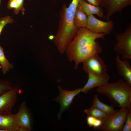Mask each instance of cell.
Masks as SVG:
<instances>
[{"label": "cell", "mask_w": 131, "mask_h": 131, "mask_svg": "<svg viewBox=\"0 0 131 131\" xmlns=\"http://www.w3.org/2000/svg\"><path fill=\"white\" fill-rule=\"evenodd\" d=\"M89 4L96 6H100L101 0H86Z\"/></svg>", "instance_id": "484cf974"}, {"label": "cell", "mask_w": 131, "mask_h": 131, "mask_svg": "<svg viewBox=\"0 0 131 131\" xmlns=\"http://www.w3.org/2000/svg\"><path fill=\"white\" fill-rule=\"evenodd\" d=\"M58 88L60 93L56 99L59 103L60 106V109L57 115V117L59 120L63 113L68 108L73 102L75 97L81 92L82 88H79L72 91L65 90L60 86H58Z\"/></svg>", "instance_id": "9c48e42d"}, {"label": "cell", "mask_w": 131, "mask_h": 131, "mask_svg": "<svg viewBox=\"0 0 131 131\" xmlns=\"http://www.w3.org/2000/svg\"><path fill=\"white\" fill-rule=\"evenodd\" d=\"M87 74L88 76L87 82L81 90V92L83 93L88 92L95 87L103 85L108 82L109 79L107 73L103 76H98L91 73Z\"/></svg>", "instance_id": "4fadbf2b"}, {"label": "cell", "mask_w": 131, "mask_h": 131, "mask_svg": "<svg viewBox=\"0 0 131 131\" xmlns=\"http://www.w3.org/2000/svg\"><path fill=\"white\" fill-rule=\"evenodd\" d=\"M131 131V109L129 111L122 131Z\"/></svg>", "instance_id": "7402d4cb"}, {"label": "cell", "mask_w": 131, "mask_h": 131, "mask_svg": "<svg viewBox=\"0 0 131 131\" xmlns=\"http://www.w3.org/2000/svg\"><path fill=\"white\" fill-rule=\"evenodd\" d=\"M24 0H16L17 5V8L14 9V12L16 14L19 13L21 11L23 15L25 14V9L24 6Z\"/></svg>", "instance_id": "603a6c76"}, {"label": "cell", "mask_w": 131, "mask_h": 131, "mask_svg": "<svg viewBox=\"0 0 131 131\" xmlns=\"http://www.w3.org/2000/svg\"><path fill=\"white\" fill-rule=\"evenodd\" d=\"M96 91L106 96L117 106L131 107V87L121 79L98 87Z\"/></svg>", "instance_id": "3957f363"}, {"label": "cell", "mask_w": 131, "mask_h": 131, "mask_svg": "<svg viewBox=\"0 0 131 131\" xmlns=\"http://www.w3.org/2000/svg\"><path fill=\"white\" fill-rule=\"evenodd\" d=\"M115 38L117 42L114 50L117 55H120L123 59H131V24L123 33H116Z\"/></svg>", "instance_id": "5b68a950"}, {"label": "cell", "mask_w": 131, "mask_h": 131, "mask_svg": "<svg viewBox=\"0 0 131 131\" xmlns=\"http://www.w3.org/2000/svg\"><path fill=\"white\" fill-rule=\"evenodd\" d=\"M17 6L16 0H9L7 4V7L9 9H16Z\"/></svg>", "instance_id": "cb8c5ba5"}, {"label": "cell", "mask_w": 131, "mask_h": 131, "mask_svg": "<svg viewBox=\"0 0 131 131\" xmlns=\"http://www.w3.org/2000/svg\"><path fill=\"white\" fill-rule=\"evenodd\" d=\"M20 127L16 114H0V131H18Z\"/></svg>", "instance_id": "7c38bea8"}, {"label": "cell", "mask_w": 131, "mask_h": 131, "mask_svg": "<svg viewBox=\"0 0 131 131\" xmlns=\"http://www.w3.org/2000/svg\"><path fill=\"white\" fill-rule=\"evenodd\" d=\"M1 0H0V3H1Z\"/></svg>", "instance_id": "4316f807"}, {"label": "cell", "mask_w": 131, "mask_h": 131, "mask_svg": "<svg viewBox=\"0 0 131 131\" xmlns=\"http://www.w3.org/2000/svg\"><path fill=\"white\" fill-rule=\"evenodd\" d=\"M84 112L87 116L102 120L107 116L103 112L92 106L89 109L85 110Z\"/></svg>", "instance_id": "d6986e66"}, {"label": "cell", "mask_w": 131, "mask_h": 131, "mask_svg": "<svg viewBox=\"0 0 131 131\" xmlns=\"http://www.w3.org/2000/svg\"><path fill=\"white\" fill-rule=\"evenodd\" d=\"M131 4V0H101L100 6L105 8L106 20L108 21L115 13L120 12Z\"/></svg>", "instance_id": "30bf717a"}, {"label": "cell", "mask_w": 131, "mask_h": 131, "mask_svg": "<svg viewBox=\"0 0 131 131\" xmlns=\"http://www.w3.org/2000/svg\"><path fill=\"white\" fill-rule=\"evenodd\" d=\"M16 114L20 125L18 131H31L32 119L25 101L22 103Z\"/></svg>", "instance_id": "8fae6325"}, {"label": "cell", "mask_w": 131, "mask_h": 131, "mask_svg": "<svg viewBox=\"0 0 131 131\" xmlns=\"http://www.w3.org/2000/svg\"><path fill=\"white\" fill-rule=\"evenodd\" d=\"M77 7L81 9L87 16L95 14L100 18L104 16L103 11L100 6L91 5L85 0H80Z\"/></svg>", "instance_id": "9a60e30c"}, {"label": "cell", "mask_w": 131, "mask_h": 131, "mask_svg": "<svg viewBox=\"0 0 131 131\" xmlns=\"http://www.w3.org/2000/svg\"><path fill=\"white\" fill-rule=\"evenodd\" d=\"M0 65L4 74H5L9 69H12V64L9 63L5 55L3 47L0 45Z\"/></svg>", "instance_id": "ac0fdd59"}, {"label": "cell", "mask_w": 131, "mask_h": 131, "mask_svg": "<svg viewBox=\"0 0 131 131\" xmlns=\"http://www.w3.org/2000/svg\"><path fill=\"white\" fill-rule=\"evenodd\" d=\"M14 21V19L10 16H8L0 18V35L5 26L7 24L12 23Z\"/></svg>", "instance_id": "44dd1931"}, {"label": "cell", "mask_w": 131, "mask_h": 131, "mask_svg": "<svg viewBox=\"0 0 131 131\" xmlns=\"http://www.w3.org/2000/svg\"><path fill=\"white\" fill-rule=\"evenodd\" d=\"M88 16L80 8L77 7L75 14L74 23L78 28H86L87 23Z\"/></svg>", "instance_id": "e0dca14e"}, {"label": "cell", "mask_w": 131, "mask_h": 131, "mask_svg": "<svg viewBox=\"0 0 131 131\" xmlns=\"http://www.w3.org/2000/svg\"><path fill=\"white\" fill-rule=\"evenodd\" d=\"M130 107H122L119 110L102 120V124L96 130L101 131H122Z\"/></svg>", "instance_id": "277c9868"}, {"label": "cell", "mask_w": 131, "mask_h": 131, "mask_svg": "<svg viewBox=\"0 0 131 131\" xmlns=\"http://www.w3.org/2000/svg\"><path fill=\"white\" fill-rule=\"evenodd\" d=\"M80 0H72L69 6L63 5L60 12L58 29L53 42L59 52H65L68 45L75 36L78 29L74 24V17Z\"/></svg>", "instance_id": "7a4b0ae2"}, {"label": "cell", "mask_w": 131, "mask_h": 131, "mask_svg": "<svg viewBox=\"0 0 131 131\" xmlns=\"http://www.w3.org/2000/svg\"><path fill=\"white\" fill-rule=\"evenodd\" d=\"M129 59H124L121 60L119 55L115 58L116 67L120 75L130 86H131V66Z\"/></svg>", "instance_id": "5bb4252c"}, {"label": "cell", "mask_w": 131, "mask_h": 131, "mask_svg": "<svg viewBox=\"0 0 131 131\" xmlns=\"http://www.w3.org/2000/svg\"><path fill=\"white\" fill-rule=\"evenodd\" d=\"M97 119L91 116H87V123L89 127H93Z\"/></svg>", "instance_id": "d4e9b609"}, {"label": "cell", "mask_w": 131, "mask_h": 131, "mask_svg": "<svg viewBox=\"0 0 131 131\" xmlns=\"http://www.w3.org/2000/svg\"><path fill=\"white\" fill-rule=\"evenodd\" d=\"M82 63L83 69L87 74L91 73L99 76H103L107 74V66L98 54L91 56Z\"/></svg>", "instance_id": "8992f818"}, {"label": "cell", "mask_w": 131, "mask_h": 131, "mask_svg": "<svg viewBox=\"0 0 131 131\" xmlns=\"http://www.w3.org/2000/svg\"><path fill=\"white\" fill-rule=\"evenodd\" d=\"M13 88L8 81L2 79L0 80V96Z\"/></svg>", "instance_id": "ffe728a7"}, {"label": "cell", "mask_w": 131, "mask_h": 131, "mask_svg": "<svg viewBox=\"0 0 131 131\" xmlns=\"http://www.w3.org/2000/svg\"><path fill=\"white\" fill-rule=\"evenodd\" d=\"M88 17L86 28L93 33L108 34L113 29L114 23L110 19L104 21L97 19L93 15H91Z\"/></svg>", "instance_id": "52a82bcc"}, {"label": "cell", "mask_w": 131, "mask_h": 131, "mask_svg": "<svg viewBox=\"0 0 131 131\" xmlns=\"http://www.w3.org/2000/svg\"><path fill=\"white\" fill-rule=\"evenodd\" d=\"M92 106L103 112L107 116L112 115L117 111L115 109L114 106H108L101 101L97 94H95L94 97Z\"/></svg>", "instance_id": "2e32d148"}, {"label": "cell", "mask_w": 131, "mask_h": 131, "mask_svg": "<svg viewBox=\"0 0 131 131\" xmlns=\"http://www.w3.org/2000/svg\"><path fill=\"white\" fill-rule=\"evenodd\" d=\"M106 35L93 33L86 28L78 29L75 36L65 51L69 60L74 62L75 69H77L80 63L87 58L101 53L102 47L96 40L103 39Z\"/></svg>", "instance_id": "6da1fadb"}, {"label": "cell", "mask_w": 131, "mask_h": 131, "mask_svg": "<svg viewBox=\"0 0 131 131\" xmlns=\"http://www.w3.org/2000/svg\"><path fill=\"white\" fill-rule=\"evenodd\" d=\"M18 89L15 87L0 96V114L12 113L13 107L17 101Z\"/></svg>", "instance_id": "ba28073f"}]
</instances>
